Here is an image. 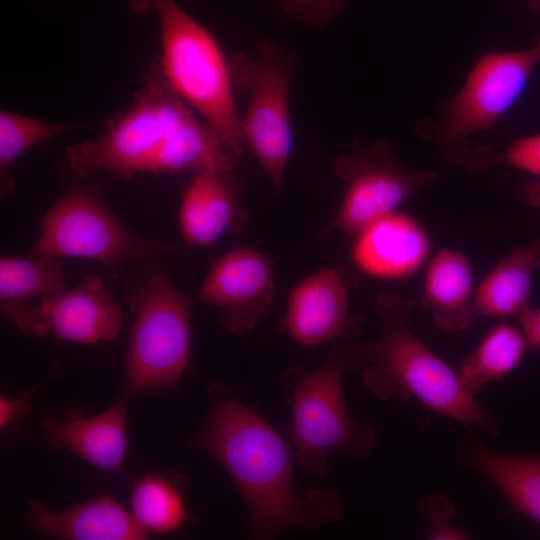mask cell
I'll return each mask as SVG.
<instances>
[{
    "label": "cell",
    "mask_w": 540,
    "mask_h": 540,
    "mask_svg": "<svg viewBox=\"0 0 540 540\" xmlns=\"http://www.w3.org/2000/svg\"><path fill=\"white\" fill-rule=\"evenodd\" d=\"M211 408L192 442L210 452L235 482L250 517V537L270 539L289 530L314 531L341 518L335 490L297 493L293 446L222 384L210 386Z\"/></svg>",
    "instance_id": "1"
},
{
    "label": "cell",
    "mask_w": 540,
    "mask_h": 540,
    "mask_svg": "<svg viewBox=\"0 0 540 540\" xmlns=\"http://www.w3.org/2000/svg\"><path fill=\"white\" fill-rule=\"evenodd\" d=\"M415 305L413 298L385 291L377 294L381 331L364 343L361 385L382 401L416 399L430 411L465 427L498 435L497 420L476 401L457 371L412 332L410 318Z\"/></svg>",
    "instance_id": "2"
},
{
    "label": "cell",
    "mask_w": 540,
    "mask_h": 540,
    "mask_svg": "<svg viewBox=\"0 0 540 540\" xmlns=\"http://www.w3.org/2000/svg\"><path fill=\"white\" fill-rule=\"evenodd\" d=\"M364 344L337 343L325 363L310 372L286 369L280 378L290 391L292 446L296 464L324 476L329 458L347 452L355 459L368 457L376 444L374 429L354 421L346 408L343 374L365 365Z\"/></svg>",
    "instance_id": "3"
},
{
    "label": "cell",
    "mask_w": 540,
    "mask_h": 540,
    "mask_svg": "<svg viewBox=\"0 0 540 540\" xmlns=\"http://www.w3.org/2000/svg\"><path fill=\"white\" fill-rule=\"evenodd\" d=\"M134 12L157 16L161 67L176 92L242 154L244 139L229 61L213 34L176 0H130Z\"/></svg>",
    "instance_id": "4"
},
{
    "label": "cell",
    "mask_w": 540,
    "mask_h": 540,
    "mask_svg": "<svg viewBox=\"0 0 540 540\" xmlns=\"http://www.w3.org/2000/svg\"><path fill=\"white\" fill-rule=\"evenodd\" d=\"M192 111L157 61L149 67L130 107L110 121L100 136L65 149L67 166L80 179L105 173L132 180L146 173L169 133Z\"/></svg>",
    "instance_id": "5"
},
{
    "label": "cell",
    "mask_w": 540,
    "mask_h": 540,
    "mask_svg": "<svg viewBox=\"0 0 540 540\" xmlns=\"http://www.w3.org/2000/svg\"><path fill=\"white\" fill-rule=\"evenodd\" d=\"M132 302L135 320L124 358L127 394L173 390L188 366L192 302L158 268L143 277Z\"/></svg>",
    "instance_id": "6"
},
{
    "label": "cell",
    "mask_w": 540,
    "mask_h": 540,
    "mask_svg": "<svg viewBox=\"0 0 540 540\" xmlns=\"http://www.w3.org/2000/svg\"><path fill=\"white\" fill-rule=\"evenodd\" d=\"M174 250L173 245L134 234L106 206L98 190L74 187L46 212L28 256L92 259L116 268Z\"/></svg>",
    "instance_id": "7"
},
{
    "label": "cell",
    "mask_w": 540,
    "mask_h": 540,
    "mask_svg": "<svg viewBox=\"0 0 540 540\" xmlns=\"http://www.w3.org/2000/svg\"><path fill=\"white\" fill-rule=\"evenodd\" d=\"M296 59L270 40L259 44L255 54L239 52L229 60L235 89L249 95L241 116L244 142L281 190L290 157L293 134L289 113V87Z\"/></svg>",
    "instance_id": "8"
},
{
    "label": "cell",
    "mask_w": 540,
    "mask_h": 540,
    "mask_svg": "<svg viewBox=\"0 0 540 540\" xmlns=\"http://www.w3.org/2000/svg\"><path fill=\"white\" fill-rule=\"evenodd\" d=\"M539 63V37L529 48L489 52L477 59L435 128L438 146L452 163L466 166L472 154L468 137L493 128L523 94Z\"/></svg>",
    "instance_id": "9"
},
{
    "label": "cell",
    "mask_w": 540,
    "mask_h": 540,
    "mask_svg": "<svg viewBox=\"0 0 540 540\" xmlns=\"http://www.w3.org/2000/svg\"><path fill=\"white\" fill-rule=\"evenodd\" d=\"M332 169L347 188L327 230L346 234L359 233L438 181L432 171L411 169L398 162L387 141L366 145L356 139L349 152L334 159Z\"/></svg>",
    "instance_id": "10"
},
{
    "label": "cell",
    "mask_w": 540,
    "mask_h": 540,
    "mask_svg": "<svg viewBox=\"0 0 540 540\" xmlns=\"http://www.w3.org/2000/svg\"><path fill=\"white\" fill-rule=\"evenodd\" d=\"M1 314L25 335L53 334L82 344L112 341L123 325V313L112 292L94 276L37 302L2 308Z\"/></svg>",
    "instance_id": "11"
},
{
    "label": "cell",
    "mask_w": 540,
    "mask_h": 540,
    "mask_svg": "<svg viewBox=\"0 0 540 540\" xmlns=\"http://www.w3.org/2000/svg\"><path fill=\"white\" fill-rule=\"evenodd\" d=\"M275 295L272 261L248 247H235L210 266L199 298L222 310L220 323L228 332L253 330L268 312Z\"/></svg>",
    "instance_id": "12"
},
{
    "label": "cell",
    "mask_w": 540,
    "mask_h": 540,
    "mask_svg": "<svg viewBox=\"0 0 540 540\" xmlns=\"http://www.w3.org/2000/svg\"><path fill=\"white\" fill-rule=\"evenodd\" d=\"M362 320L349 314L348 283L336 268L316 271L291 291L284 329L304 347L349 337Z\"/></svg>",
    "instance_id": "13"
},
{
    "label": "cell",
    "mask_w": 540,
    "mask_h": 540,
    "mask_svg": "<svg viewBox=\"0 0 540 540\" xmlns=\"http://www.w3.org/2000/svg\"><path fill=\"white\" fill-rule=\"evenodd\" d=\"M430 241L411 216L391 212L359 232L352 259L366 274L382 279L411 275L425 261Z\"/></svg>",
    "instance_id": "14"
},
{
    "label": "cell",
    "mask_w": 540,
    "mask_h": 540,
    "mask_svg": "<svg viewBox=\"0 0 540 540\" xmlns=\"http://www.w3.org/2000/svg\"><path fill=\"white\" fill-rule=\"evenodd\" d=\"M129 394L93 417L75 411L64 418L48 417L41 430L54 449H67L97 469L123 470L126 453L127 403Z\"/></svg>",
    "instance_id": "15"
},
{
    "label": "cell",
    "mask_w": 540,
    "mask_h": 540,
    "mask_svg": "<svg viewBox=\"0 0 540 540\" xmlns=\"http://www.w3.org/2000/svg\"><path fill=\"white\" fill-rule=\"evenodd\" d=\"M29 527L36 533L72 540H143L147 531L133 514L109 495L54 511L38 501L27 506Z\"/></svg>",
    "instance_id": "16"
},
{
    "label": "cell",
    "mask_w": 540,
    "mask_h": 540,
    "mask_svg": "<svg viewBox=\"0 0 540 540\" xmlns=\"http://www.w3.org/2000/svg\"><path fill=\"white\" fill-rule=\"evenodd\" d=\"M239 190L232 170L196 173L180 204L183 238L190 245L207 247L237 226L243 217Z\"/></svg>",
    "instance_id": "17"
},
{
    "label": "cell",
    "mask_w": 540,
    "mask_h": 540,
    "mask_svg": "<svg viewBox=\"0 0 540 540\" xmlns=\"http://www.w3.org/2000/svg\"><path fill=\"white\" fill-rule=\"evenodd\" d=\"M473 270L461 252L442 249L430 261L422 294V305L432 314L436 327L456 333L473 323Z\"/></svg>",
    "instance_id": "18"
},
{
    "label": "cell",
    "mask_w": 540,
    "mask_h": 540,
    "mask_svg": "<svg viewBox=\"0 0 540 540\" xmlns=\"http://www.w3.org/2000/svg\"><path fill=\"white\" fill-rule=\"evenodd\" d=\"M240 156L208 122L192 111L169 133L146 173L232 170Z\"/></svg>",
    "instance_id": "19"
},
{
    "label": "cell",
    "mask_w": 540,
    "mask_h": 540,
    "mask_svg": "<svg viewBox=\"0 0 540 540\" xmlns=\"http://www.w3.org/2000/svg\"><path fill=\"white\" fill-rule=\"evenodd\" d=\"M540 270V238L503 257L475 289V311L488 317H518L530 307L531 283Z\"/></svg>",
    "instance_id": "20"
},
{
    "label": "cell",
    "mask_w": 540,
    "mask_h": 540,
    "mask_svg": "<svg viewBox=\"0 0 540 540\" xmlns=\"http://www.w3.org/2000/svg\"><path fill=\"white\" fill-rule=\"evenodd\" d=\"M461 457L491 480L514 510L540 524V455H506L470 445Z\"/></svg>",
    "instance_id": "21"
},
{
    "label": "cell",
    "mask_w": 540,
    "mask_h": 540,
    "mask_svg": "<svg viewBox=\"0 0 540 540\" xmlns=\"http://www.w3.org/2000/svg\"><path fill=\"white\" fill-rule=\"evenodd\" d=\"M529 348L523 330L501 321L494 325L476 349L464 356L457 373L475 396L486 385L511 374L522 362Z\"/></svg>",
    "instance_id": "22"
},
{
    "label": "cell",
    "mask_w": 540,
    "mask_h": 540,
    "mask_svg": "<svg viewBox=\"0 0 540 540\" xmlns=\"http://www.w3.org/2000/svg\"><path fill=\"white\" fill-rule=\"evenodd\" d=\"M68 287L60 258L3 256L0 259V309L28 303Z\"/></svg>",
    "instance_id": "23"
},
{
    "label": "cell",
    "mask_w": 540,
    "mask_h": 540,
    "mask_svg": "<svg viewBox=\"0 0 540 540\" xmlns=\"http://www.w3.org/2000/svg\"><path fill=\"white\" fill-rule=\"evenodd\" d=\"M131 508L137 522L154 533L173 532L188 520L179 489L160 475L147 474L134 483Z\"/></svg>",
    "instance_id": "24"
},
{
    "label": "cell",
    "mask_w": 540,
    "mask_h": 540,
    "mask_svg": "<svg viewBox=\"0 0 540 540\" xmlns=\"http://www.w3.org/2000/svg\"><path fill=\"white\" fill-rule=\"evenodd\" d=\"M79 127L73 124L47 122L2 110L0 112L1 195H7L15 188L16 182L10 170L20 155L42 141Z\"/></svg>",
    "instance_id": "25"
},
{
    "label": "cell",
    "mask_w": 540,
    "mask_h": 540,
    "mask_svg": "<svg viewBox=\"0 0 540 540\" xmlns=\"http://www.w3.org/2000/svg\"><path fill=\"white\" fill-rule=\"evenodd\" d=\"M499 163L540 177V133L513 141L501 154L487 148L472 151L466 168L474 172L485 171Z\"/></svg>",
    "instance_id": "26"
},
{
    "label": "cell",
    "mask_w": 540,
    "mask_h": 540,
    "mask_svg": "<svg viewBox=\"0 0 540 540\" xmlns=\"http://www.w3.org/2000/svg\"><path fill=\"white\" fill-rule=\"evenodd\" d=\"M419 508L429 522L428 539L464 540L469 538L468 533L451 524L456 509L447 497L439 494L428 495L421 500Z\"/></svg>",
    "instance_id": "27"
},
{
    "label": "cell",
    "mask_w": 540,
    "mask_h": 540,
    "mask_svg": "<svg viewBox=\"0 0 540 540\" xmlns=\"http://www.w3.org/2000/svg\"><path fill=\"white\" fill-rule=\"evenodd\" d=\"M310 25L322 27L342 11L341 0H309Z\"/></svg>",
    "instance_id": "28"
},
{
    "label": "cell",
    "mask_w": 540,
    "mask_h": 540,
    "mask_svg": "<svg viewBox=\"0 0 540 540\" xmlns=\"http://www.w3.org/2000/svg\"><path fill=\"white\" fill-rule=\"evenodd\" d=\"M517 318L527 338L529 348L540 350V308L534 309L530 306Z\"/></svg>",
    "instance_id": "29"
},
{
    "label": "cell",
    "mask_w": 540,
    "mask_h": 540,
    "mask_svg": "<svg viewBox=\"0 0 540 540\" xmlns=\"http://www.w3.org/2000/svg\"><path fill=\"white\" fill-rule=\"evenodd\" d=\"M29 394L26 393L17 399L0 398V426L1 428L10 424L16 418L22 417L31 410L27 404Z\"/></svg>",
    "instance_id": "30"
},
{
    "label": "cell",
    "mask_w": 540,
    "mask_h": 540,
    "mask_svg": "<svg viewBox=\"0 0 540 540\" xmlns=\"http://www.w3.org/2000/svg\"><path fill=\"white\" fill-rule=\"evenodd\" d=\"M293 19L310 24L309 0H278Z\"/></svg>",
    "instance_id": "31"
},
{
    "label": "cell",
    "mask_w": 540,
    "mask_h": 540,
    "mask_svg": "<svg viewBox=\"0 0 540 540\" xmlns=\"http://www.w3.org/2000/svg\"><path fill=\"white\" fill-rule=\"evenodd\" d=\"M521 196L527 204L540 209V179L525 183L521 187Z\"/></svg>",
    "instance_id": "32"
},
{
    "label": "cell",
    "mask_w": 540,
    "mask_h": 540,
    "mask_svg": "<svg viewBox=\"0 0 540 540\" xmlns=\"http://www.w3.org/2000/svg\"><path fill=\"white\" fill-rule=\"evenodd\" d=\"M529 4L537 11H540V0H527Z\"/></svg>",
    "instance_id": "33"
},
{
    "label": "cell",
    "mask_w": 540,
    "mask_h": 540,
    "mask_svg": "<svg viewBox=\"0 0 540 540\" xmlns=\"http://www.w3.org/2000/svg\"><path fill=\"white\" fill-rule=\"evenodd\" d=\"M538 37H540V35Z\"/></svg>",
    "instance_id": "34"
}]
</instances>
